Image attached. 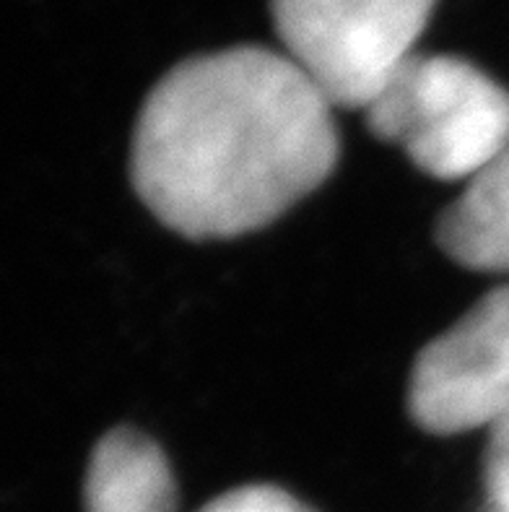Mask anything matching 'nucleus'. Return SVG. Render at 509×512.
Segmentation results:
<instances>
[{"label":"nucleus","mask_w":509,"mask_h":512,"mask_svg":"<svg viewBox=\"0 0 509 512\" xmlns=\"http://www.w3.org/2000/svg\"><path fill=\"white\" fill-rule=\"evenodd\" d=\"M333 104L281 50L226 47L156 81L130 141V182L190 240H234L310 198L341 156Z\"/></svg>","instance_id":"obj_1"},{"label":"nucleus","mask_w":509,"mask_h":512,"mask_svg":"<svg viewBox=\"0 0 509 512\" xmlns=\"http://www.w3.org/2000/svg\"><path fill=\"white\" fill-rule=\"evenodd\" d=\"M361 112L434 180L468 182L509 146V91L455 55L413 52Z\"/></svg>","instance_id":"obj_2"},{"label":"nucleus","mask_w":509,"mask_h":512,"mask_svg":"<svg viewBox=\"0 0 509 512\" xmlns=\"http://www.w3.org/2000/svg\"><path fill=\"white\" fill-rule=\"evenodd\" d=\"M437 0H271L281 52L333 107L364 110L416 52Z\"/></svg>","instance_id":"obj_3"},{"label":"nucleus","mask_w":509,"mask_h":512,"mask_svg":"<svg viewBox=\"0 0 509 512\" xmlns=\"http://www.w3.org/2000/svg\"><path fill=\"white\" fill-rule=\"evenodd\" d=\"M406 406L416 427L437 437L491 429L509 416V286L491 289L419 351Z\"/></svg>","instance_id":"obj_4"},{"label":"nucleus","mask_w":509,"mask_h":512,"mask_svg":"<svg viewBox=\"0 0 509 512\" xmlns=\"http://www.w3.org/2000/svg\"><path fill=\"white\" fill-rule=\"evenodd\" d=\"M86 512H177V479L156 440L136 427L110 429L91 453Z\"/></svg>","instance_id":"obj_5"},{"label":"nucleus","mask_w":509,"mask_h":512,"mask_svg":"<svg viewBox=\"0 0 509 512\" xmlns=\"http://www.w3.org/2000/svg\"><path fill=\"white\" fill-rule=\"evenodd\" d=\"M434 240L468 271L509 273V146L439 214Z\"/></svg>","instance_id":"obj_6"},{"label":"nucleus","mask_w":509,"mask_h":512,"mask_svg":"<svg viewBox=\"0 0 509 512\" xmlns=\"http://www.w3.org/2000/svg\"><path fill=\"white\" fill-rule=\"evenodd\" d=\"M195 512H317L307 502L294 497L276 484H247L232 492L219 494L216 500Z\"/></svg>","instance_id":"obj_7"},{"label":"nucleus","mask_w":509,"mask_h":512,"mask_svg":"<svg viewBox=\"0 0 509 512\" xmlns=\"http://www.w3.org/2000/svg\"><path fill=\"white\" fill-rule=\"evenodd\" d=\"M484 481L491 510L509 512V416L489 429L484 458Z\"/></svg>","instance_id":"obj_8"}]
</instances>
